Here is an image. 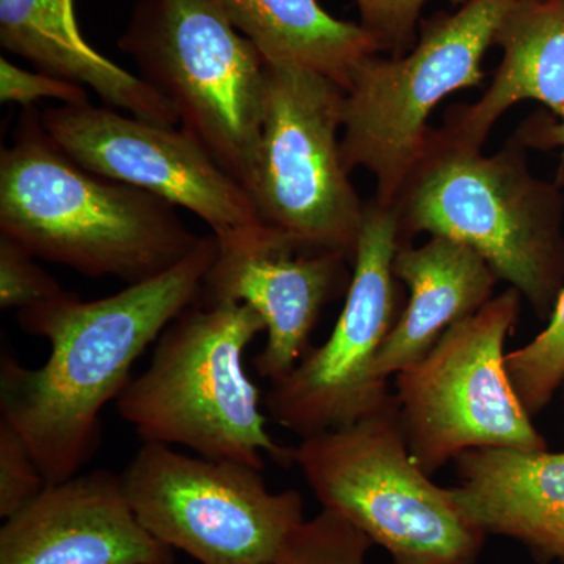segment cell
Masks as SVG:
<instances>
[{
	"instance_id": "11",
	"label": "cell",
	"mask_w": 564,
	"mask_h": 564,
	"mask_svg": "<svg viewBox=\"0 0 564 564\" xmlns=\"http://www.w3.org/2000/svg\"><path fill=\"white\" fill-rule=\"evenodd\" d=\"M402 247L395 209L367 203L350 285L333 333L272 381L263 400L270 417L300 440L351 425L392 402L389 383L375 380L372 369L402 313L393 273Z\"/></svg>"
},
{
	"instance_id": "25",
	"label": "cell",
	"mask_w": 564,
	"mask_h": 564,
	"mask_svg": "<svg viewBox=\"0 0 564 564\" xmlns=\"http://www.w3.org/2000/svg\"><path fill=\"white\" fill-rule=\"evenodd\" d=\"M41 99H55L62 104L88 101L87 88L51 74L32 73L0 58V101L20 104L24 109Z\"/></svg>"
},
{
	"instance_id": "2",
	"label": "cell",
	"mask_w": 564,
	"mask_h": 564,
	"mask_svg": "<svg viewBox=\"0 0 564 564\" xmlns=\"http://www.w3.org/2000/svg\"><path fill=\"white\" fill-rule=\"evenodd\" d=\"M173 204L84 169L51 140L35 107L0 152V236L87 278L137 284L180 263L202 237Z\"/></svg>"
},
{
	"instance_id": "6",
	"label": "cell",
	"mask_w": 564,
	"mask_h": 564,
	"mask_svg": "<svg viewBox=\"0 0 564 564\" xmlns=\"http://www.w3.org/2000/svg\"><path fill=\"white\" fill-rule=\"evenodd\" d=\"M118 47L243 187L261 137L267 62L220 2L139 0Z\"/></svg>"
},
{
	"instance_id": "15",
	"label": "cell",
	"mask_w": 564,
	"mask_h": 564,
	"mask_svg": "<svg viewBox=\"0 0 564 564\" xmlns=\"http://www.w3.org/2000/svg\"><path fill=\"white\" fill-rule=\"evenodd\" d=\"M454 463L448 489L478 530L564 564V452L475 448Z\"/></svg>"
},
{
	"instance_id": "4",
	"label": "cell",
	"mask_w": 564,
	"mask_h": 564,
	"mask_svg": "<svg viewBox=\"0 0 564 564\" xmlns=\"http://www.w3.org/2000/svg\"><path fill=\"white\" fill-rule=\"evenodd\" d=\"M265 323L251 306L193 304L159 336L150 366L118 397L117 411L143 443L182 445L203 458L265 469L291 467L295 447L267 432L261 391L245 355Z\"/></svg>"
},
{
	"instance_id": "3",
	"label": "cell",
	"mask_w": 564,
	"mask_h": 564,
	"mask_svg": "<svg viewBox=\"0 0 564 564\" xmlns=\"http://www.w3.org/2000/svg\"><path fill=\"white\" fill-rule=\"evenodd\" d=\"M525 148L516 132L485 155L432 128L392 207L404 243L429 234L473 248L543 317L564 285L562 196L530 173Z\"/></svg>"
},
{
	"instance_id": "10",
	"label": "cell",
	"mask_w": 564,
	"mask_h": 564,
	"mask_svg": "<svg viewBox=\"0 0 564 564\" xmlns=\"http://www.w3.org/2000/svg\"><path fill=\"white\" fill-rule=\"evenodd\" d=\"M133 513L199 564H263L303 524V496L272 492L262 470L143 443L121 474Z\"/></svg>"
},
{
	"instance_id": "21",
	"label": "cell",
	"mask_w": 564,
	"mask_h": 564,
	"mask_svg": "<svg viewBox=\"0 0 564 564\" xmlns=\"http://www.w3.org/2000/svg\"><path fill=\"white\" fill-rule=\"evenodd\" d=\"M372 541L333 511L304 521L263 564H367Z\"/></svg>"
},
{
	"instance_id": "14",
	"label": "cell",
	"mask_w": 564,
	"mask_h": 564,
	"mask_svg": "<svg viewBox=\"0 0 564 564\" xmlns=\"http://www.w3.org/2000/svg\"><path fill=\"white\" fill-rule=\"evenodd\" d=\"M129 503L121 475L77 474L47 485L0 529V564H174Z\"/></svg>"
},
{
	"instance_id": "16",
	"label": "cell",
	"mask_w": 564,
	"mask_h": 564,
	"mask_svg": "<svg viewBox=\"0 0 564 564\" xmlns=\"http://www.w3.org/2000/svg\"><path fill=\"white\" fill-rule=\"evenodd\" d=\"M393 273L410 296L375 359L372 375L380 383L421 361L456 323L477 314L499 281L473 248L440 236L400 248Z\"/></svg>"
},
{
	"instance_id": "1",
	"label": "cell",
	"mask_w": 564,
	"mask_h": 564,
	"mask_svg": "<svg viewBox=\"0 0 564 564\" xmlns=\"http://www.w3.org/2000/svg\"><path fill=\"white\" fill-rule=\"evenodd\" d=\"M214 234L151 280L84 302L65 292L18 311V323L51 345L50 359L29 369L0 355V417L24 437L47 485L80 474L101 444L104 408L131 383L133 364L187 307L198 304L217 258Z\"/></svg>"
},
{
	"instance_id": "13",
	"label": "cell",
	"mask_w": 564,
	"mask_h": 564,
	"mask_svg": "<svg viewBox=\"0 0 564 564\" xmlns=\"http://www.w3.org/2000/svg\"><path fill=\"white\" fill-rule=\"evenodd\" d=\"M350 265L345 256L333 252L296 251L274 232L228 247L218 245L199 304L242 303L261 315L267 343L252 364L272 383L310 351L326 304L348 291Z\"/></svg>"
},
{
	"instance_id": "20",
	"label": "cell",
	"mask_w": 564,
	"mask_h": 564,
	"mask_svg": "<svg viewBox=\"0 0 564 564\" xmlns=\"http://www.w3.org/2000/svg\"><path fill=\"white\" fill-rule=\"evenodd\" d=\"M505 366L527 413L540 414L564 386V285L547 326L524 347L507 352Z\"/></svg>"
},
{
	"instance_id": "24",
	"label": "cell",
	"mask_w": 564,
	"mask_h": 564,
	"mask_svg": "<svg viewBox=\"0 0 564 564\" xmlns=\"http://www.w3.org/2000/svg\"><path fill=\"white\" fill-rule=\"evenodd\" d=\"M361 25L380 43L381 51L402 57L415 44L421 11L429 0H355ZM466 2V0H452Z\"/></svg>"
},
{
	"instance_id": "26",
	"label": "cell",
	"mask_w": 564,
	"mask_h": 564,
	"mask_svg": "<svg viewBox=\"0 0 564 564\" xmlns=\"http://www.w3.org/2000/svg\"><path fill=\"white\" fill-rule=\"evenodd\" d=\"M519 135L527 147L563 148L564 150V121L544 122V124H524L519 129Z\"/></svg>"
},
{
	"instance_id": "18",
	"label": "cell",
	"mask_w": 564,
	"mask_h": 564,
	"mask_svg": "<svg viewBox=\"0 0 564 564\" xmlns=\"http://www.w3.org/2000/svg\"><path fill=\"white\" fill-rule=\"evenodd\" d=\"M0 44L40 73L90 88L111 109L166 128L181 124L169 99L85 40L74 0H0Z\"/></svg>"
},
{
	"instance_id": "8",
	"label": "cell",
	"mask_w": 564,
	"mask_h": 564,
	"mask_svg": "<svg viewBox=\"0 0 564 564\" xmlns=\"http://www.w3.org/2000/svg\"><path fill=\"white\" fill-rule=\"evenodd\" d=\"M513 0H466L423 25L402 57L367 58L344 91L343 158L377 182L375 202L393 206L421 158L429 120L452 93L481 85V63Z\"/></svg>"
},
{
	"instance_id": "5",
	"label": "cell",
	"mask_w": 564,
	"mask_h": 564,
	"mask_svg": "<svg viewBox=\"0 0 564 564\" xmlns=\"http://www.w3.org/2000/svg\"><path fill=\"white\" fill-rule=\"evenodd\" d=\"M293 466L322 503L393 564H474L486 534L411 455L395 399L369 417L303 437Z\"/></svg>"
},
{
	"instance_id": "12",
	"label": "cell",
	"mask_w": 564,
	"mask_h": 564,
	"mask_svg": "<svg viewBox=\"0 0 564 564\" xmlns=\"http://www.w3.org/2000/svg\"><path fill=\"white\" fill-rule=\"evenodd\" d=\"M41 122L74 162L192 212L209 226L220 247L272 232L242 185L185 129L90 101L50 107L41 111Z\"/></svg>"
},
{
	"instance_id": "9",
	"label": "cell",
	"mask_w": 564,
	"mask_h": 564,
	"mask_svg": "<svg viewBox=\"0 0 564 564\" xmlns=\"http://www.w3.org/2000/svg\"><path fill=\"white\" fill-rule=\"evenodd\" d=\"M519 311L521 293L507 289L395 375L397 415L426 474L475 448L547 451L505 366Z\"/></svg>"
},
{
	"instance_id": "7",
	"label": "cell",
	"mask_w": 564,
	"mask_h": 564,
	"mask_svg": "<svg viewBox=\"0 0 564 564\" xmlns=\"http://www.w3.org/2000/svg\"><path fill=\"white\" fill-rule=\"evenodd\" d=\"M344 90L315 70L267 63L261 137L243 188L296 251L355 261L366 204L343 158Z\"/></svg>"
},
{
	"instance_id": "19",
	"label": "cell",
	"mask_w": 564,
	"mask_h": 564,
	"mask_svg": "<svg viewBox=\"0 0 564 564\" xmlns=\"http://www.w3.org/2000/svg\"><path fill=\"white\" fill-rule=\"evenodd\" d=\"M267 63L300 66L347 90L352 74L381 51L361 24L332 17L318 0H218Z\"/></svg>"
},
{
	"instance_id": "22",
	"label": "cell",
	"mask_w": 564,
	"mask_h": 564,
	"mask_svg": "<svg viewBox=\"0 0 564 564\" xmlns=\"http://www.w3.org/2000/svg\"><path fill=\"white\" fill-rule=\"evenodd\" d=\"M35 259L13 240L0 236V307L3 311L28 310L66 292Z\"/></svg>"
},
{
	"instance_id": "23",
	"label": "cell",
	"mask_w": 564,
	"mask_h": 564,
	"mask_svg": "<svg viewBox=\"0 0 564 564\" xmlns=\"http://www.w3.org/2000/svg\"><path fill=\"white\" fill-rule=\"evenodd\" d=\"M46 486L24 437L0 417V518L18 513Z\"/></svg>"
},
{
	"instance_id": "17",
	"label": "cell",
	"mask_w": 564,
	"mask_h": 564,
	"mask_svg": "<svg viewBox=\"0 0 564 564\" xmlns=\"http://www.w3.org/2000/svg\"><path fill=\"white\" fill-rule=\"evenodd\" d=\"M494 44L503 57L481 98L448 109L441 135L481 150L516 104L536 101L564 121V0H513Z\"/></svg>"
}]
</instances>
